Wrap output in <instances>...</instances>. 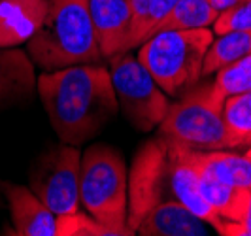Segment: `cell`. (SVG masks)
<instances>
[{"label":"cell","instance_id":"1","mask_svg":"<svg viewBox=\"0 0 251 236\" xmlns=\"http://www.w3.org/2000/svg\"><path fill=\"white\" fill-rule=\"evenodd\" d=\"M38 97L63 144L81 146L99 136L119 112L106 66L72 64L36 78Z\"/></svg>","mask_w":251,"mask_h":236},{"label":"cell","instance_id":"2","mask_svg":"<svg viewBox=\"0 0 251 236\" xmlns=\"http://www.w3.org/2000/svg\"><path fill=\"white\" fill-rule=\"evenodd\" d=\"M26 53L44 72L100 61L87 0H48L46 19L26 42Z\"/></svg>","mask_w":251,"mask_h":236},{"label":"cell","instance_id":"3","mask_svg":"<svg viewBox=\"0 0 251 236\" xmlns=\"http://www.w3.org/2000/svg\"><path fill=\"white\" fill-rule=\"evenodd\" d=\"M79 204L113 236L134 235L126 225L128 172L117 149L95 144L81 155Z\"/></svg>","mask_w":251,"mask_h":236},{"label":"cell","instance_id":"4","mask_svg":"<svg viewBox=\"0 0 251 236\" xmlns=\"http://www.w3.org/2000/svg\"><path fill=\"white\" fill-rule=\"evenodd\" d=\"M212 40L208 28L159 30L140 44L136 59L168 97H181L201 81Z\"/></svg>","mask_w":251,"mask_h":236},{"label":"cell","instance_id":"5","mask_svg":"<svg viewBox=\"0 0 251 236\" xmlns=\"http://www.w3.org/2000/svg\"><path fill=\"white\" fill-rule=\"evenodd\" d=\"M223 102L225 99L215 91L214 83H197L168 106L159 125L163 140L199 151L226 149Z\"/></svg>","mask_w":251,"mask_h":236},{"label":"cell","instance_id":"6","mask_svg":"<svg viewBox=\"0 0 251 236\" xmlns=\"http://www.w3.org/2000/svg\"><path fill=\"white\" fill-rule=\"evenodd\" d=\"M119 110L140 132L159 127L168 112V95L157 85L146 66L128 53L112 57L110 66Z\"/></svg>","mask_w":251,"mask_h":236},{"label":"cell","instance_id":"7","mask_svg":"<svg viewBox=\"0 0 251 236\" xmlns=\"http://www.w3.org/2000/svg\"><path fill=\"white\" fill-rule=\"evenodd\" d=\"M79 168L77 146L59 144L38 157L30 172V191L55 215L79 210Z\"/></svg>","mask_w":251,"mask_h":236},{"label":"cell","instance_id":"8","mask_svg":"<svg viewBox=\"0 0 251 236\" xmlns=\"http://www.w3.org/2000/svg\"><path fill=\"white\" fill-rule=\"evenodd\" d=\"M168 170V144L163 138L150 140L138 149L128 174V213L126 225L132 233L142 217L163 199Z\"/></svg>","mask_w":251,"mask_h":236},{"label":"cell","instance_id":"9","mask_svg":"<svg viewBox=\"0 0 251 236\" xmlns=\"http://www.w3.org/2000/svg\"><path fill=\"white\" fill-rule=\"evenodd\" d=\"M168 185L170 191L185 208L193 211L197 217H201L202 221L212 225L215 231L219 233L223 227V219L215 213V210L210 206V202L204 199L199 184V172L195 162L191 161L187 153V148L176 146V144H168Z\"/></svg>","mask_w":251,"mask_h":236},{"label":"cell","instance_id":"10","mask_svg":"<svg viewBox=\"0 0 251 236\" xmlns=\"http://www.w3.org/2000/svg\"><path fill=\"white\" fill-rule=\"evenodd\" d=\"M91 21L99 42L102 57L128 53L132 32V8L130 0H87Z\"/></svg>","mask_w":251,"mask_h":236},{"label":"cell","instance_id":"11","mask_svg":"<svg viewBox=\"0 0 251 236\" xmlns=\"http://www.w3.org/2000/svg\"><path fill=\"white\" fill-rule=\"evenodd\" d=\"M4 195L10 204L13 235L57 236V215L30 191V187L4 184Z\"/></svg>","mask_w":251,"mask_h":236},{"label":"cell","instance_id":"12","mask_svg":"<svg viewBox=\"0 0 251 236\" xmlns=\"http://www.w3.org/2000/svg\"><path fill=\"white\" fill-rule=\"evenodd\" d=\"M34 62L17 48H0V110L28 102L36 91Z\"/></svg>","mask_w":251,"mask_h":236},{"label":"cell","instance_id":"13","mask_svg":"<svg viewBox=\"0 0 251 236\" xmlns=\"http://www.w3.org/2000/svg\"><path fill=\"white\" fill-rule=\"evenodd\" d=\"M48 0H0V48H17L38 32Z\"/></svg>","mask_w":251,"mask_h":236},{"label":"cell","instance_id":"14","mask_svg":"<svg viewBox=\"0 0 251 236\" xmlns=\"http://www.w3.org/2000/svg\"><path fill=\"white\" fill-rule=\"evenodd\" d=\"M136 233L144 236H206L208 227L179 200H161L142 217Z\"/></svg>","mask_w":251,"mask_h":236},{"label":"cell","instance_id":"15","mask_svg":"<svg viewBox=\"0 0 251 236\" xmlns=\"http://www.w3.org/2000/svg\"><path fill=\"white\" fill-rule=\"evenodd\" d=\"M195 166H197V172H199V184H201L202 195H204V199L210 202V206L215 210V213L223 221L242 223L246 219V215H248V210H250L251 189L223 184V182H219L212 174H208L206 170H202L197 162H195Z\"/></svg>","mask_w":251,"mask_h":236},{"label":"cell","instance_id":"16","mask_svg":"<svg viewBox=\"0 0 251 236\" xmlns=\"http://www.w3.org/2000/svg\"><path fill=\"white\" fill-rule=\"evenodd\" d=\"M191 159L206 170L208 174L217 178L219 182L234 187L251 189V159L246 155L230 153L225 149H210V151H199L189 149Z\"/></svg>","mask_w":251,"mask_h":236},{"label":"cell","instance_id":"17","mask_svg":"<svg viewBox=\"0 0 251 236\" xmlns=\"http://www.w3.org/2000/svg\"><path fill=\"white\" fill-rule=\"evenodd\" d=\"M246 55H251V30H232L219 34L217 40H212L206 51L202 76H210L230 62L238 61Z\"/></svg>","mask_w":251,"mask_h":236},{"label":"cell","instance_id":"18","mask_svg":"<svg viewBox=\"0 0 251 236\" xmlns=\"http://www.w3.org/2000/svg\"><path fill=\"white\" fill-rule=\"evenodd\" d=\"M228 148H250L251 146V91L226 97L223 102Z\"/></svg>","mask_w":251,"mask_h":236},{"label":"cell","instance_id":"19","mask_svg":"<svg viewBox=\"0 0 251 236\" xmlns=\"http://www.w3.org/2000/svg\"><path fill=\"white\" fill-rule=\"evenodd\" d=\"M215 17H217V12L212 8L210 0H179L174 6V10L161 23L159 30L208 28L210 25H214Z\"/></svg>","mask_w":251,"mask_h":236},{"label":"cell","instance_id":"20","mask_svg":"<svg viewBox=\"0 0 251 236\" xmlns=\"http://www.w3.org/2000/svg\"><path fill=\"white\" fill-rule=\"evenodd\" d=\"M215 74L217 76L212 83L223 99L238 93H248L251 91V55L219 68Z\"/></svg>","mask_w":251,"mask_h":236},{"label":"cell","instance_id":"21","mask_svg":"<svg viewBox=\"0 0 251 236\" xmlns=\"http://www.w3.org/2000/svg\"><path fill=\"white\" fill-rule=\"evenodd\" d=\"M177 2L179 0H151L146 13L138 21V25L132 28L130 42H128V51L138 48L142 42H146L150 36H153L159 30L161 23L166 19V15L174 10Z\"/></svg>","mask_w":251,"mask_h":236},{"label":"cell","instance_id":"22","mask_svg":"<svg viewBox=\"0 0 251 236\" xmlns=\"http://www.w3.org/2000/svg\"><path fill=\"white\" fill-rule=\"evenodd\" d=\"M57 236H113L97 219L87 217L79 210L66 215H57Z\"/></svg>","mask_w":251,"mask_h":236},{"label":"cell","instance_id":"23","mask_svg":"<svg viewBox=\"0 0 251 236\" xmlns=\"http://www.w3.org/2000/svg\"><path fill=\"white\" fill-rule=\"evenodd\" d=\"M232 30H251V0H246L238 6L217 13L214 21V32L225 34Z\"/></svg>","mask_w":251,"mask_h":236},{"label":"cell","instance_id":"24","mask_svg":"<svg viewBox=\"0 0 251 236\" xmlns=\"http://www.w3.org/2000/svg\"><path fill=\"white\" fill-rule=\"evenodd\" d=\"M219 235L223 236H251V204L250 210H248V215L242 223H232V221H225Z\"/></svg>","mask_w":251,"mask_h":236},{"label":"cell","instance_id":"25","mask_svg":"<svg viewBox=\"0 0 251 236\" xmlns=\"http://www.w3.org/2000/svg\"><path fill=\"white\" fill-rule=\"evenodd\" d=\"M151 0H130V8H132V28L138 25V21L142 19V15L146 13L148 6ZM132 34V32H130Z\"/></svg>","mask_w":251,"mask_h":236},{"label":"cell","instance_id":"26","mask_svg":"<svg viewBox=\"0 0 251 236\" xmlns=\"http://www.w3.org/2000/svg\"><path fill=\"white\" fill-rule=\"evenodd\" d=\"M242 2H246V0H210L212 8H214L217 13L225 12V10H230V8L238 6V4H242Z\"/></svg>","mask_w":251,"mask_h":236},{"label":"cell","instance_id":"27","mask_svg":"<svg viewBox=\"0 0 251 236\" xmlns=\"http://www.w3.org/2000/svg\"><path fill=\"white\" fill-rule=\"evenodd\" d=\"M246 157H250V159H251V146L248 148V151H246Z\"/></svg>","mask_w":251,"mask_h":236},{"label":"cell","instance_id":"28","mask_svg":"<svg viewBox=\"0 0 251 236\" xmlns=\"http://www.w3.org/2000/svg\"><path fill=\"white\" fill-rule=\"evenodd\" d=\"M0 191H4V184H0Z\"/></svg>","mask_w":251,"mask_h":236}]
</instances>
